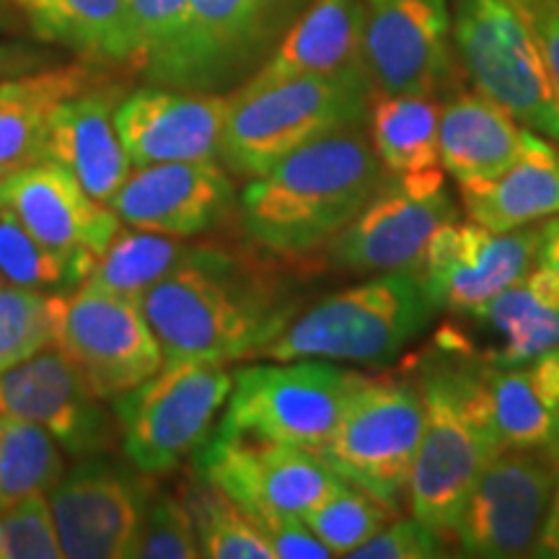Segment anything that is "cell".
<instances>
[{
	"instance_id": "cell-18",
	"label": "cell",
	"mask_w": 559,
	"mask_h": 559,
	"mask_svg": "<svg viewBox=\"0 0 559 559\" xmlns=\"http://www.w3.org/2000/svg\"><path fill=\"white\" fill-rule=\"evenodd\" d=\"M99 402L60 347L0 373V417L39 425L73 456H94L111 443L115 430Z\"/></svg>"
},
{
	"instance_id": "cell-10",
	"label": "cell",
	"mask_w": 559,
	"mask_h": 559,
	"mask_svg": "<svg viewBox=\"0 0 559 559\" xmlns=\"http://www.w3.org/2000/svg\"><path fill=\"white\" fill-rule=\"evenodd\" d=\"M559 477V449H500L479 472L453 528L464 557H534Z\"/></svg>"
},
{
	"instance_id": "cell-24",
	"label": "cell",
	"mask_w": 559,
	"mask_h": 559,
	"mask_svg": "<svg viewBox=\"0 0 559 559\" xmlns=\"http://www.w3.org/2000/svg\"><path fill=\"white\" fill-rule=\"evenodd\" d=\"M32 34L88 62L140 70V34L130 0H5Z\"/></svg>"
},
{
	"instance_id": "cell-42",
	"label": "cell",
	"mask_w": 559,
	"mask_h": 559,
	"mask_svg": "<svg viewBox=\"0 0 559 559\" xmlns=\"http://www.w3.org/2000/svg\"><path fill=\"white\" fill-rule=\"evenodd\" d=\"M534 34L559 104V0H508Z\"/></svg>"
},
{
	"instance_id": "cell-38",
	"label": "cell",
	"mask_w": 559,
	"mask_h": 559,
	"mask_svg": "<svg viewBox=\"0 0 559 559\" xmlns=\"http://www.w3.org/2000/svg\"><path fill=\"white\" fill-rule=\"evenodd\" d=\"M0 539L5 559L66 557L47 492L29 495L0 508Z\"/></svg>"
},
{
	"instance_id": "cell-4",
	"label": "cell",
	"mask_w": 559,
	"mask_h": 559,
	"mask_svg": "<svg viewBox=\"0 0 559 559\" xmlns=\"http://www.w3.org/2000/svg\"><path fill=\"white\" fill-rule=\"evenodd\" d=\"M436 311L415 267L389 270L300 313L257 358L389 366Z\"/></svg>"
},
{
	"instance_id": "cell-47",
	"label": "cell",
	"mask_w": 559,
	"mask_h": 559,
	"mask_svg": "<svg viewBox=\"0 0 559 559\" xmlns=\"http://www.w3.org/2000/svg\"><path fill=\"white\" fill-rule=\"evenodd\" d=\"M16 19H19L16 11H13L5 0H0V32L11 29V26L16 24Z\"/></svg>"
},
{
	"instance_id": "cell-40",
	"label": "cell",
	"mask_w": 559,
	"mask_h": 559,
	"mask_svg": "<svg viewBox=\"0 0 559 559\" xmlns=\"http://www.w3.org/2000/svg\"><path fill=\"white\" fill-rule=\"evenodd\" d=\"M451 542L415 519H391L379 534L349 551L353 559H436L449 557Z\"/></svg>"
},
{
	"instance_id": "cell-19",
	"label": "cell",
	"mask_w": 559,
	"mask_h": 559,
	"mask_svg": "<svg viewBox=\"0 0 559 559\" xmlns=\"http://www.w3.org/2000/svg\"><path fill=\"white\" fill-rule=\"evenodd\" d=\"M230 96L213 91L140 88L115 109V128L132 166L218 158Z\"/></svg>"
},
{
	"instance_id": "cell-13",
	"label": "cell",
	"mask_w": 559,
	"mask_h": 559,
	"mask_svg": "<svg viewBox=\"0 0 559 559\" xmlns=\"http://www.w3.org/2000/svg\"><path fill=\"white\" fill-rule=\"evenodd\" d=\"M539 241L542 223L498 234L451 221L432 234L415 270L436 309L466 317L534 270Z\"/></svg>"
},
{
	"instance_id": "cell-17",
	"label": "cell",
	"mask_w": 559,
	"mask_h": 559,
	"mask_svg": "<svg viewBox=\"0 0 559 559\" xmlns=\"http://www.w3.org/2000/svg\"><path fill=\"white\" fill-rule=\"evenodd\" d=\"M148 489L122 466L91 459L62 477L50 492L66 557L128 559L148 508Z\"/></svg>"
},
{
	"instance_id": "cell-22",
	"label": "cell",
	"mask_w": 559,
	"mask_h": 559,
	"mask_svg": "<svg viewBox=\"0 0 559 559\" xmlns=\"http://www.w3.org/2000/svg\"><path fill=\"white\" fill-rule=\"evenodd\" d=\"M115 94L83 91L58 104L45 138V160L68 169L104 205L132 174V160L115 128Z\"/></svg>"
},
{
	"instance_id": "cell-23",
	"label": "cell",
	"mask_w": 559,
	"mask_h": 559,
	"mask_svg": "<svg viewBox=\"0 0 559 559\" xmlns=\"http://www.w3.org/2000/svg\"><path fill=\"white\" fill-rule=\"evenodd\" d=\"M362 0H313L283 34L272 58L243 86H267L298 75L370 79L362 55Z\"/></svg>"
},
{
	"instance_id": "cell-2",
	"label": "cell",
	"mask_w": 559,
	"mask_h": 559,
	"mask_svg": "<svg viewBox=\"0 0 559 559\" xmlns=\"http://www.w3.org/2000/svg\"><path fill=\"white\" fill-rule=\"evenodd\" d=\"M425 425L409 477L412 515L451 542L479 472L498 440L489 432L477 394V355L438 332L436 349L417 360Z\"/></svg>"
},
{
	"instance_id": "cell-11",
	"label": "cell",
	"mask_w": 559,
	"mask_h": 559,
	"mask_svg": "<svg viewBox=\"0 0 559 559\" xmlns=\"http://www.w3.org/2000/svg\"><path fill=\"white\" fill-rule=\"evenodd\" d=\"M99 400H115L164 368V353L138 298L83 283L68 298L58 345Z\"/></svg>"
},
{
	"instance_id": "cell-37",
	"label": "cell",
	"mask_w": 559,
	"mask_h": 559,
	"mask_svg": "<svg viewBox=\"0 0 559 559\" xmlns=\"http://www.w3.org/2000/svg\"><path fill=\"white\" fill-rule=\"evenodd\" d=\"M0 280L21 288H58L70 285L68 264L39 243L19 218L0 207Z\"/></svg>"
},
{
	"instance_id": "cell-26",
	"label": "cell",
	"mask_w": 559,
	"mask_h": 559,
	"mask_svg": "<svg viewBox=\"0 0 559 559\" xmlns=\"http://www.w3.org/2000/svg\"><path fill=\"white\" fill-rule=\"evenodd\" d=\"M466 317L489 334V345L477 353L479 360L498 368H526L559 347V285L536 262L521 283Z\"/></svg>"
},
{
	"instance_id": "cell-14",
	"label": "cell",
	"mask_w": 559,
	"mask_h": 559,
	"mask_svg": "<svg viewBox=\"0 0 559 559\" xmlns=\"http://www.w3.org/2000/svg\"><path fill=\"white\" fill-rule=\"evenodd\" d=\"M0 207L68 264L70 285L86 283L120 234V215L91 198L73 174L52 160L0 179Z\"/></svg>"
},
{
	"instance_id": "cell-21",
	"label": "cell",
	"mask_w": 559,
	"mask_h": 559,
	"mask_svg": "<svg viewBox=\"0 0 559 559\" xmlns=\"http://www.w3.org/2000/svg\"><path fill=\"white\" fill-rule=\"evenodd\" d=\"M298 0H190L187 91H215L260 62Z\"/></svg>"
},
{
	"instance_id": "cell-34",
	"label": "cell",
	"mask_w": 559,
	"mask_h": 559,
	"mask_svg": "<svg viewBox=\"0 0 559 559\" xmlns=\"http://www.w3.org/2000/svg\"><path fill=\"white\" fill-rule=\"evenodd\" d=\"M140 34V70L158 86L185 88L190 0H130Z\"/></svg>"
},
{
	"instance_id": "cell-9",
	"label": "cell",
	"mask_w": 559,
	"mask_h": 559,
	"mask_svg": "<svg viewBox=\"0 0 559 559\" xmlns=\"http://www.w3.org/2000/svg\"><path fill=\"white\" fill-rule=\"evenodd\" d=\"M234 376L223 362L181 360L135 389L115 396L122 445L143 474H164L205 443L218 412L226 407Z\"/></svg>"
},
{
	"instance_id": "cell-15",
	"label": "cell",
	"mask_w": 559,
	"mask_h": 559,
	"mask_svg": "<svg viewBox=\"0 0 559 559\" xmlns=\"http://www.w3.org/2000/svg\"><path fill=\"white\" fill-rule=\"evenodd\" d=\"M451 221H456V205L443 187V171L386 177L353 223L330 241L332 262L347 272L415 267L432 234Z\"/></svg>"
},
{
	"instance_id": "cell-3",
	"label": "cell",
	"mask_w": 559,
	"mask_h": 559,
	"mask_svg": "<svg viewBox=\"0 0 559 559\" xmlns=\"http://www.w3.org/2000/svg\"><path fill=\"white\" fill-rule=\"evenodd\" d=\"M140 306L164 362L257 358L293 317V304L280 298L267 280L236 270V260L160 280Z\"/></svg>"
},
{
	"instance_id": "cell-46",
	"label": "cell",
	"mask_w": 559,
	"mask_h": 559,
	"mask_svg": "<svg viewBox=\"0 0 559 559\" xmlns=\"http://www.w3.org/2000/svg\"><path fill=\"white\" fill-rule=\"evenodd\" d=\"M536 262L544 264L551 275H555L559 285V213L557 218L542 223V241H539V257Z\"/></svg>"
},
{
	"instance_id": "cell-27",
	"label": "cell",
	"mask_w": 559,
	"mask_h": 559,
	"mask_svg": "<svg viewBox=\"0 0 559 559\" xmlns=\"http://www.w3.org/2000/svg\"><path fill=\"white\" fill-rule=\"evenodd\" d=\"M523 135L526 128L479 91L440 107V164L459 185L492 179L513 166Z\"/></svg>"
},
{
	"instance_id": "cell-44",
	"label": "cell",
	"mask_w": 559,
	"mask_h": 559,
	"mask_svg": "<svg viewBox=\"0 0 559 559\" xmlns=\"http://www.w3.org/2000/svg\"><path fill=\"white\" fill-rule=\"evenodd\" d=\"M531 376L547 404L559 415V347L549 349L539 360L531 362Z\"/></svg>"
},
{
	"instance_id": "cell-1",
	"label": "cell",
	"mask_w": 559,
	"mask_h": 559,
	"mask_svg": "<svg viewBox=\"0 0 559 559\" xmlns=\"http://www.w3.org/2000/svg\"><path fill=\"white\" fill-rule=\"evenodd\" d=\"M386 177L360 128L330 132L254 177L241 192L243 230L275 254H309L342 234Z\"/></svg>"
},
{
	"instance_id": "cell-29",
	"label": "cell",
	"mask_w": 559,
	"mask_h": 559,
	"mask_svg": "<svg viewBox=\"0 0 559 559\" xmlns=\"http://www.w3.org/2000/svg\"><path fill=\"white\" fill-rule=\"evenodd\" d=\"M230 262V254L213 247H194L177 236L148 234V230H124L117 234L99 264L91 272L86 285L122 296L143 298L160 280L177 275L187 267Z\"/></svg>"
},
{
	"instance_id": "cell-30",
	"label": "cell",
	"mask_w": 559,
	"mask_h": 559,
	"mask_svg": "<svg viewBox=\"0 0 559 559\" xmlns=\"http://www.w3.org/2000/svg\"><path fill=\"white\" fill-rule=\"evenodd\" d=\"M477 394L500 449H559V415L531 368H498L477 358Z\"/></svg>"
},
{
	"instance_id": "cell-12",
	"label": "cell",
	"mask_w": 559,
	"mask_h": 559,
	"mask_svg": "<svg viewBox=\"0 0 559 559\" xmlns=\"http://www.w3.org/2000/svg\"><path fill=\"white\" fill-rule=\"evenodd\" d=\"M198 472L254 515H304L342 481L324 459L309 449L226 430H218L200 445Z\"/></svg>"
},
{
	"instance_id": "cell-6",
	"label": "cell",
	"mask_w": 559,
	"mask_h": 559,
	"mask_svg": "<svg viewBox=\"0 0 559 559\" xmlns=\"http://www.w3.org/2000/svg\"><path fill=\"white\" fill-rule=\"evenodd\" d=\"M368 376L326 360H272L236 370L221 430L319 453Z\"/></svg>"
},
{
	"instance_id": "cell-48",
	"label": "cell",
	"mask_w": 559,
	"mask_h": 559,
	"mask_svg": "<svg viewBox=\"0 0 559 559\" xmlns=\"http://www.w3.org/2000/svg\"><path fill=\"white\" fill-rule=\"evenodd\" d=\"M9 81H11V79L0 81V99H3V96H5V91H9Z\"/></svg>"
},
{
	"instance_id": "cell-49",
	"label": "cell",
	"mask_w": 559,
	"mask_h": 559,
	"mask_svg": "<svg viewBox=\"0 0 559 559\" xmlns=\"http://www.w3.org/2000/svg\"><path fill=\"white\" fill-rule=\"evenodd\" d=\"M0 559H5V557H3V539H0Z\"/></svg>"
},
{
	"instance_id": "cell-31",
	"label": "cell",
	"mask_w": 559,
	"mask_h": 559,
	"mask_svg": "<svg viewBox=\"0 0 559 559\" xmlns=\"http://www.w3.org/2000/svg\"><path fill=\"white\" fill-rule=\"evenodd\" d=\"M370 135L389 177L440 171V107L432 96L379 94L370 102Z\"/></svg>"
},
{
	"instance_id": "cell-28",
	"label": "cell",
	"mask_w": 559,
	"mask_h": 559,
	"mask_svg": "<svg viewBox=\"0 0 559 559\" xmlns=\"http://www.w3.org/2000/svg\"><path fill=\"white\" fill-rule=\"evenodd\" d=\"M91 86L86 66H52L16 75L0 99V179L45 160L52 111Z\"/></svg>"
},
{
	"instance_id": "cell-7",
	"label": "cell",
	"mask_w": 559,
	"mask_h": 559,
	"mask_svg": "<svg viewBox=\"0 0 559 559\" xmlns=\"http://www.w3.org/2000/svg\"><path fill=\"white\" fill-rule=\"evenodd\" d=\"M453 47L481 96L559 143V104L539 47L508 0H456Z\"/></svg>"
},
{
	"instance_id": "cell-43",
	"label": "cell",
	"mask_w": 559,
	"mask_h": 559,
	"mask_svg": "<svg viewBox=\"0 0 559 559\" xmlns=\"http://www.w3.org/2000/svg\"><path fill=\"white\" fill-rule=\"evenodd\" d=\"M55 55L24 41H0V81L52 68Z\"/></svg>"
},
{
	"instance_id": "cell-39",
	"label": "cell",
	"mask_w": 559,
	"mask_h": 559,
	"mask_svg": "<svg viewBox=\"0 0 559 559\" xmlns=\"http://www.w3.org/2000/svg\"><path fill=\"white\" fill-rule=\"evenodd\" d=\"M135 557L143 559H194L202 557L198 531L187 502L171 495L148 500L143 526L135 544Z\"/></svg>"
},
{
	"instance_id": "cell-32",
	"label": "cell",
	"mask_w": 559,
	"mask_h": 559,
	"mask_svg": "<svg viewBox=\"0 0 559 559\" xmlns=\"http://www.w3.org/2000/svg\"><path fill=\"white\" fill-rule=\"evenodd\" d=\"M68 298L0 280V373L58 345Z\"/></svg>"
},
{
	"instance_id": "cell-16",
	"label": "cell",
	"mask_w": 559,
	"mask_h": 559,
	"mask_svg": "<svg viewBox=\"0 0 559 559\" xmlns=\"http://www.w3.org/2000/svg\"><path fill=\"white\" fill-rule=\"evenodd\" d=\"M362 55L379 94L432 96L453 70L449 0H362Z\"/></svg>"
},
{
	"instance_id": "cell-35",
	"label": "cell",
	"mask_w": 559,
	"mask_h": 559,
	"mask_svg": "<svg viewBox=\"0 0 559 559\" xmlns=\"http://www.w3.org/2000/svg\"><path fill=\"white\" fill-rule=\"evenodd\" d=\"M187 508H190L194 531H198L202 557L275 559V551L254 515L210 481L194 489Z\"/></svg>"
},
{
	"instance_id": "cell-33",
	"label": "cell",
	"mask_w": 559,
	"mask_h": 559,
	"mask_svg": "<svg viewBox=\"0 0 559 559\" xmlns=\"http://www.w3.org/2000/svg\"><path fill=\"white\" fill-rule=\"evenodd\" d=\"M58 440L26 419L0 417V508L47 492L62 479Z\"/></svg>"
},
{
	"instance_id": "cell-20",
	"label": "cell",
	"mask_w": 559,
	"mask_h": 559,
	"mask_svg": "<svg viewBox=\"0 0 559 559\" xmlns=\"http://www.w3.org/2000/svg\"><path fill=\"white\" fill-rule=\"evenodd\" d=\"M234 205L226 171L205 160L135 166L109 207L130 228L190 239L215 228Z\"/></svg>"
},
{
	"instance_id": "cell-45",
	"label": "cell",
	"mask_w": 559,
	"mask_h": 559,
	"mask_svg": "<svg viewBox=\"0 0 559 559\" xmlns=\"http://www.w3.org/2000/svg\"><path fill=\"white\" fill-rule=\"evenodd\" d=\"M534 557H547V559H559V477L555 495H551V506L547 513V523H544L542 539L536 544Z\"/></svg>"
},
{
	"instance_id": "cell-8",
	"label": "cell",
	"mask_w": 559,
	"mask_h": 559,
	"mask_svg": "<svg viewBox=\"0 0 559 559\" xmlns=\"http://www.w3.org/2000/svg\"><path fill=\"white\" fill-rule=\"evenodd\" d=\"M423 425L425 407L415 379H368L349 394L319 456L340 479L396 510L409 489Z\"/></svg>"
},
{
	"instance_id": "cell-25",
	"label": "cell",
	"mask_w": 559,
	"mask_h": 559,
	"mask_svg": "<svg viewBox=\"0 0 559 559\" xmlns=\"http://www.w3.org/2000/svg\"><path fill=\"white\" fill-rule=\"evenodd\" d=\"M466 218L487 230H515L559 213V151L526 128L521 156L492 179L459 185Z\"/></svg>"
},
{
	"instance_id": "cell-36",
	"label": "cell",
	"mask_w": 559,
	"mask_h": 559,
	"mask_svg": "<svg viewBox=\"0 0 559 559\" xmlns=\"http://www.w3.org/2000/svg\"><path fill=\"white\" fill-rule=\"evenodd\" d=\"M394 513L396 510L386 502L342 479L332 495L306 510L304 521L332 549L334 557H347L362 542L379 534Z\"/></svg>"
},
{
	"instance_id": "cell-41",
	"label": "cell",
	"mask_w": 559,
	"mask_h": 559,
	"mask_svg": "<svg viewBox=\"0 0 559 559\" xmlns=\"http://www.w3.org/2000/svg\"><path fill=\"white\" fill-rule=\"evenodd\" d=\"M254 515V513H251ZM267 536L275 559H326L334 557L332 549L319 539L304 521L293 513H260L254 515Z\"/></svg>"
},
{
	"instance_id": "cell-5",
	"label": "cell",
	"mask_w": 559,
	"mask_h": 559,
	"mask_svg": "<svg viewBox=\"0 0 559 559\" xmlns=\"http://www.w3.org/2000/svg\"><path fill=\"white\" fill-rule=\"evenodd\" d=\"M370 94V79L355 75H298L267 86H241L230 96L221 158L236 174L260 177L311 140L360 128Z\"/></svg>"
}]
</instances>
